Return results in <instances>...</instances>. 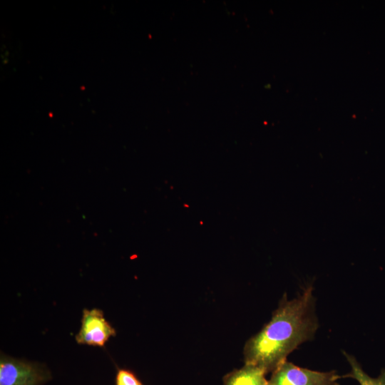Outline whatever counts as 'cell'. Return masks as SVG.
<instances>
[{
  "label": "cell",
  "mask_w": 385,
  "mask_h": 385,
  "mask_svg": "<svg viewBox=\"0 0 385 385\" xmlns=\"http://www.w3.org/2000/svg\"><path fill=\"white\" fill-rule=\"evenodd\" d=\"M314 304L312 286L291 300L284 294L269 322L245 343V364L273 372L294 349L313 337L318 327Z\"/></svg>",
  "instance_id": "1"
},
{
  "label": "cell",
  "mask_w": 385,
  "mask_h": 385,
  "mask_svg": "<svg viewBox=\"0 0 385 385\" xmlns=\"http://www.w3.org/2000/svg\"><path fill=\"white\" fill-rule=\"evenodd\" d=\"M51 379L46 365L1 353L0 385H44Z\"/></svg>",
  "instance_id": "2"
},
{
  "label": "cell",
  "mask_w": 385,
  "mask_h": 385,
  "mask_svg": "<svg viewBox=\"0 0 385 385\" xmlns=\"http://www.w3.org/2000/svg\"><path fill=\"white\" fill-rule=\"evenodd\" d=\"M267 385H339L337 371L322 372L284 361L273 372Z\"/></svg>",
  "instance_id": "3"
},
{
  "label": "cell",
  "mask_w": 385,
  "mask_h": 385,
  "mask_svg": "<svg viewBox=\"0 0 385 385\" xmlns=\"http://www.w3.org/2000/svg\"><path fill=\"white\" fill-rule=\"evenodd\" d=\"M115 335V329L105 318L101 309H83L81 327L75 337L78 344L103 347Z\"/></svg>",
  "instance_id": "4"
},
{
  "label": "cell",
  "mask_w": 385,
  "mask_h": 385,
  "mask_svg": "<svg viewBox=\"0 0 385 385\" xmlns=\"http://www.w3.org/2000/svg\"><path fill=\"white\" fill-rule=\"evenodd\" d=\"M266 373L260 368L245 364L238 369H235L223 377L224 385H267Z\"/></svg>",
  "instance_id": "5"
},
{
  "label": "cell",
  "mask_w": 385,
  "mask_h": 385,
  "mask_svg": "<svg viewBox=\"0 0 385 385\" xmlns=\"http://www.w3.org/2000/svg\"><path fill=\"white\" fill-rule=\"evenodd\" d=\"M344 354L350 364L351 371L344 376H340L341 378L354 379L360 385H385V368L381 370L378 377L372 378L364 371L354 356L346 352H344Z\"/></svg>",
  "instance_id": "6"
},
{
  "label": "cell",
  "mask_w": 385,
  "mask_h": 385,
  "mask_svg": "<svg viewBox=\"0 0 385 385\" xmlns=\"http://www.w3.org/2000/svg\"><path fill=\"white\" fill-rule=\"evenodd\" d=\"M115 385H143L135 374L125 369H118L115 377Z\"/></svg>",
  "instance_id": "7"
}]
</instances>
